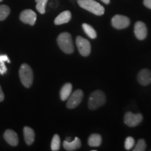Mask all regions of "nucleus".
<instances>
[{
  "instance_id": "obj_15",
  "label": "nucleus",
  "mask_w": 151,
  "mask_h": 151,
  "mask_svg": "<svg viewBox=\"0 0 151 151\" xmlns=\"http://www.w3.org/2000/svg\"><path fill=\"white\" fill-rule=\"evenodd\" d=\"M24 141L28 146H30L34 143L35 139V131L29 127H24L23 129Z\"/></svg>"
},
{
  "instance_id": "obj_22",
  "label": "nucleus",
  "mask_w": 151,
  "mask_h": 151,
  "mask_svg": "<svg viewBox=\"0 0 151 151\" xmlns=\"http://www.w3.org/2000/svg\"><path fill=\"white\" fill-rule=\"evenodd\" d=\"M60 148V139L58 134H55L51 141V150L58 151Z\"/></svg>"
},
{
  "instance_id": "obj_27",
  "label": "nucleus",
  "mask_w": 151,
  "mask_h": 151,
  "mask_svg": "<svg viewBox=\"0 0 151 151\" xmlns=\"http://www.w3.org/2000/svg\"><path fill=\"white\" fill-rule=\"evenodd\" d=\"M101 1H102L104 3L106 4H109L110 3V0H101Z\"/></svg>"
},
{
  "instance_id": "obj_3",
  "label": "nucleus",
  "mask_w": 151,
  "mask_h": 151,
  "mask_svg": "<svg viewBox=\"0 0 151 151\" xmlns=\"http://www.w3.org/2000/svg\"><path fill=\"white\" fill-rule=\"evenodd\" d=\"M19 76L22 84L25 88H29L33 83L34 74L32 68L27 64H22L19 70Z\"/></svg>"
},
{
  "instance_id": "obj_1",
  "label": "nucleus",
  "mask_w": 151,
  "mask_h": 151,
  "mask_svg": "<svg viewBox=\"0 0 151 151\" xmlns=\"http://www.w3.org/2000/svg\"><path fill=\"white\" fill-rule=\"evenodd\" d=\"M78 4L81 8L94 15L102 16L104 14V8L94 0H78Z\"/></svg>"
},
{
  "instance_id": "obj_14",
  "label": "nucleus",
  "mask_w": 151,
  "mask_h": 151,
  "mask_svg": "<svg viewBox=\"0 0 151 151\" xmlns=\"http://www.w3.org/2000/svg\"><path fill=\"white\" fill-rule=\"evenodd\" d=\"M63 146L65 150H76L81 146V141L80 139H78V137H76L74 140H73L72 141L65 140L63 142Z\"/></svg>"
},
{
  "instance_id": "obj_21",
  "label": "nucleus",
  "mask_w": 151,
  "mask_h": 151,
  "mask_svg": "<svg viewBox=\"0 0 151 151\" xmlns=\"http://www.w3.org/2000/svg\"><path fill=\"white\" fill-rule=\"evenodd\" d=\"M11 9L6 5H0V20H5L10 14Z\"/></svg>"
},
{
  "instance_id": "obj_24",
  "label": "nucleus",
  "mask_w": 151,
  "mask_h": 151,
  "mask_svg": "<svg viewBox=\"0 0 151 151\" xmlns=\"http://www.w3.org/2000/svg\"><path fill=\"white\" fill-rule=\"evenodd\" d=\"M135 141L133 137H128L127 139H126L125 142H124V148H125L126 150H131V149L133 148V146H134Z\"/></svg>"
},
{
  "instance_id": "obj_8",
  "label": "nucleus",
  "mask_w": 151,
  "mask_h": 151,
  "mask_svg": "<svg viewBox=\"0 0 151 151\" xmlns=\"http://www.w3.org/2000/svg\"><path fill=\"white\" fill-rule=\"evenodd\" d=\"M113 27L117 29H122L127 28L130 24L129 18L122 15H116L111 20Z\"/></svg>"
},
{
  "instance_id": "obj_28",
  "label": "nucleus",
  "mask_w": 151,
  "mask_h": 151,
  "mask_svg": "<svg viewBox=\"0 0 151 151\" xmlns=\"http://www.w3.org/2000/svg\"><path fill=\"white\" fill-rule=\"evenodd\" d=\"M2 1V0H0V1Z\"/></svg>"
},
{
  "instance_id": "obj_2",
  "label": "nucleus",
  "mask_w": 151,
  "mask_h": 151,
  "mask_svg": "<svg viewBox=\"0 0 151 151\" xmlns=\"http://www.w3.org/2000/svg\"><path fill=\"white\" fill-rule=\"evenodd\" d=\"M58 44L60 49L67 54H71L73 52V43L71 35L68 32H63L58 36Z\"/></svg>"
},
{
  "instance_id": "obj_11",
  "label": "nucleus",
  "mask_w": 151,
  "mask_h": 151,
  "mask_svg": "<svg viewBox=\"0 0 151 151\" xmlns=\"http://www.w3.org/2000/svg\"><path fill=\"white\" fill-rule=\"evenodd\" d=\"M138 82L141 86H146L151 83V71L148 69H143L137 76Z\"/></svg>"
},
{
  "instance_id": "obj_23",
  "label": "nucleus",
  "mask_w": 151,
  "mask_h": 151,
  "mask_svg": "<svg viewBox=\"0 0 151 151\" xmlns=\"http://www.w3.org/2000/svg\"><path fill=\"white\" fill-rule=\"evenodd\" d=\"M146 148V143L144 139H139L136 144L135 148L133 149L134 151H144Z\"/></svg>"
},
{
  "instance_id": "obj_26",
  "label": "nucleus",
  "mask_w": 151,
  "mask_h": 151,
  "mask_svg": "<svg viewBox=\"0 0 151 151\" xmlns=\"http://www.w3.org/2000/svg\"><path fill=\"white\" fill-rule=\"evenodd\" d=\"M4 99V94L2 89H1V86H0V101H2Z\"/></svg>"
},
{
  "instance_id": "obj_20",
  "label": "nucleus",
  "mask_w": 151,
  "mask_h": 151,
  "mask_svg": "<svg viewBox=\"0 0 151 151\" xmlns=\"http://www.w3.org/2000/svg\"><path fill=\"white\" fill-rule=\"evenodd\" d=\"M48 0H35L37 2L36 9L41 14H44L46 12V6Z\"/></svg>"
},
{
  "instance_id": "obj_18",
  "label": "nucleus",
  "mask_w": 151,
  "mask_h": 151,
  "mask_svg": "<svg viewBox=\"0 0 151 151\" xmlns=\"http://www.w3.org/2000/svg\"><path fill=\"white\" fill-rule=\"evenodd\" d=\"M82 27L83 29L84 30L85 33H86L90 38H91L92 39L97 38V32H96V31L91 25L86 23H83V24Z\"/></svg>"
},
{
  "instance_id": "obj_13",
  "label": "nucleus",
  "mask_w": 151,
  "mask_h": 151,
  "mask_svg": "<svg viewBox=\"0 0 151 151\" xmlns=\"http://www.w3.org/2000/svg\"><path fill=\"white\" fill-rule=\"evenodd\" d=\"M71 19V14L69 11H65L62 12L61 14L58 15L55 19V24L57 25L65 24L69 22Z\"/></svg>"
},
{
  "instance_id": "obj_25",
  "label": "nucleus",
  "mask_w": 151,
  "mask_h": 151,
  "mask_svg": "<svg viewBox=\"0 0 151 151\" xmlns=\"http://www.w3.org/2000/svg\"><path fill=\"white\" fill-rule=\"evenodd\" d=\"M143 4L148 9H151V0H143Z\"/></svg>"
},
{
  "instance_id": "obj_10",
  "label": "nucleus",
  "mask_w": 151,
  "mask_h": 151,
  "mask_svg": "<svg viewBox=\"0 0 151 151\" xmlns=\"http://www.w3.org/2000/svg\"><path fill=\"white\" fill-rule=\"evenodd\" d=\"M134 35L139 40H144L148 35L146 24L141 21L136 22L134 25Z\"/></svg>"
},
{
  "instance_id": "obj_7",
  "label": "nucleus",
  "mask_w": 151,
  "mask_h": 151,
  "mask_svg": "<svg viewBox=\"0 0 151 151\" xmlns=\"http://www.w3.org/2000/svg\"><path fill=\"white\" fill-rule=\"evenodd\" d=\"M143 116L141 113L134 114L132 112H127L124 115V122L129 127H136L142 122Z\"/></svg>"
},
{
  "instance_id": "obj_17",
  "label": "nucleus",
  "mask_w": 151,
  "mask_h": 151,
  "mask_svg": "<svg viewBox=\"0 0 151 151\" xmlns=\"http://www.w3.org/2000/svg\"><path fill=\"white\" fill-rule=\"evenodd\" d=\"M101 141L102 139L101 135L99 134H92L88 139V144L91 147H99L101 144Z\"/></svg>"
},
{
  "instance_id": "obj_19",
  "label": "nucleus",
  "mask_w": 151,
  "mask_h": 151,
  "mask_svg": "<svg viewBox=\"0 0 151 151\" xmlns=\"http://www.w3.org/2000/svg\"><path fill=\"white\" fill-rule=\"evenodd\" d=\"M6 62H10L8 56L6 55H0V74H4L6 72L7 68L6 67Z\"/></svg>"
},
{
  "instance_id": "obj_16",
  "label": "nucleus",
  "mask_w": 151,
  "mask_h": 151,
  "mask_svg": "<svg viewBox=\"0 0 151 151\" xmlns=\"http://www.w3.org/2000/svg\"><path fill=\"white\" fill-rule=\"evenodd\" d=\"M71 92H72V85L69 83L64 85L60 90V98L62 101L67 100L71 95Z\"/></svg>"
},
{
  "instance_id": "obj_12",
  "label": "nucleus",
  "mask_w": 151,
  "mask_h": 151,
  "mask_svg": "<svg viewBox=\"0 0 151 151\" xmlns=\"http://www.w3.org/2000/svg\"><path fill=\"white\" fill-rule=\"evenodd\" d=\"M5 141L12 146H16L18 144V137L14 130L7 129L4 134Z\"/></svg>"
},
{
  "instance_id": "obj_6",
  "label": "nucleus",
  "mask_w": 151,
  "mask_h": 151,
  "mask_svg": "<svg viewBox=\"0 0 151 151\" xmlns=\"http://www.w3.org/2000/svg\"><path fill=\"white\" fill-rule=\"evenodd\" d=\"M83 98V92L81 90H76L74 92L71 94V95L67 99V107L70 109L76 108L80 104Z\"/></svg>"
},
{
  "instance_id": "obj_4",
  "label": "nucleus",
  "mask_w": 151,
  "mask_h": 151,
  "mask_svg": "<svg viewBox=\"0 0 151 151\" xmlns=\"http://www.w3.org/2000/svg\"><path fill=\"white\" fill-rule=\"evenodd\" d=\"M106 100V99L104 92L101 90H96L90 94L88 101V107L91 110H95L104 105Z\"/></svg>"
},
{
  "instance_id": "obj_9",
  "label": "nucleus",
  "mask_w": 151,
  "mask_h": 151,
  "mask_svg": "<svg viewBox=\"0 0 151 151\" xmlns=\"http://www.w3.org/2000/svg\"><path fill=\"white\" fill-rule=\"evenodd\" d=\"M20 19L24 23L34 25L37 20V14L31 9H26L20 14Z\"/></svg>"
},
{
  "instance_id": "obj_5",
  "label": "nucleus",
  "mask_w": 151,
  "mask_h": 151,
  "mask_svg": "<svg viewBox=\"0 0 151 151\" xmlns=\"http://www.w3.org/2000/svg\"><path fill=\"white\" fill-rule=\"evenodd\" d=\"M76 43L81 55L83 57L89 55L91 52V45L89 41L78 36L76 39Z\"/></svg>"
}]
</instances>
